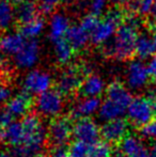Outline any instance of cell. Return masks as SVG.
<instances>
[{"mask_svg":"<svg viewBox=\"0 0 156 157\" xmlns=\"http://www.w3.org/2000/svg\"><path fill=\"white\" fill-rule=\"evenodd\" d=\"M6 2H9V3H11L13 6V4H16V6H18V4L23 3V2L27 1V0H6Z\"/></svg>","mask_w":156,"mask_h":157,"instance_id":"60d3db41","label":"cell"},{"mask_svg":"<svg viewBox=\"0 0 156 157\" xmlns=\"http://www.w3.org/2000/svg\"><path fill=\"white\" fill-rule=\"evenodd\" d=\"M139 36V21L133 15L118 29L109 43L103 46L105 56L116 60H127L135 55L136 42Z\"/></svg>","mask_w":156,"mask_h":157,"instance_id":"6da1fadb","label":"cell"},{"mask_svg":"<svg viewBox=\"0 0 156 157\" xmlns=\"http://www.w3.org/2000/svg\"><path fill=\"white\" fill-rule=\"evenodd\" d=\"M148 68H149V73H150L151 80L156 83V54L149 60Z\"/></svg>","mask_w":156,"mask_h":157,"instance_id":"8d00e7d4","label":"cell"},{"mask_svg":"<svg viewBox=\"0 0 156 157\" xmlns=\"http://www.w3.org/2000/svg\"><path fill=\"white\" fill-rule=\"evenodd\" d=\"M28 40L16 31H6L0 35V55L14 58Z\"/></svg>","mask_w":156,"mask_h":157,"instance_id":"4fadbf2b","label":"cell"},{"mask_svg":"<svg viewBox=\"0 0 156 157\" xmlns=\"http://www.w3.org/2000/svg\"><path fill=\"white\" fill-rule=\"evenodd\" d=\"M74 136L76 140L82 141L89 145L97 143L101 136V129L96 123L90 118H83L74 124Z\"/></svg>","mask_w":156,"mask_h":157,"instance_id":"8fae6325","label":"cell"},{"mask_svg":"<svg viewBox=\"0 0 156 157\" xmlns=\"http://www.w3.org/2000/svg\"><path fill=\"white\" fill-rule=\"evenodd\" d=\"M91 149L92 145L82 141L75 140L69 147L70 157H91Z\"/></svg>","mask_w":156,"mask_h":157,"instance_id":"83f0119b","label":"cell"},{"mask_svg":"<svg viewBox=\"0 0 156 157\" xmlns=\"http://www.w3.org/2000/svg\"><path fill=\"white\" fill-rule=\"evenodd\" d=\"M50 157H70L69 147H56L50 149Z\"/></svg>","mask_w":156,"mask_h":157,"instance_id":"d590c367","label":"cell"},{"mask_svg":"<svg viewBox=\"0 0 156 157\" xmlns=\"http://www.w3.org/2000/svg\"><path fill=\"white\" fill-rule=\"evenodd\" d=\"M148 64L140 59H133L128 62L125 70V81L127 88L134 91L143 90L150 81Z\"/></svg>","mask_w":156,"mask_h":157,"instance_id":"8992f818","label":"cell"},{"mask_svg":"<svg viewBox=\"0 0 156 157\" xmlns=\"http://www.w3.org/2000/svg\"><path fill=\"white\" fill-rule=\"evenodd\" d=\"M71 1H81V0H71Z\"/></svg>","mask_w":156,"mask_h":157,"instance_id":"681fc988","label":"cell"},{"mask_svg":"<svg viewBox=\"0 0 156 157\" xmlns=\"http://www.w3.org/2000/svg\"><path fill=\"white\" fill-rule=\"evenodd\" d=\"M12 89L8 83L0 82V104H6L12 98Z\"/></svg>","mask_w":156,"mask_h":157,"instance_id":"836d02e7","label":"cell"},{"mask_svg":"<svg viewBox=\"0 0 156 157\" xmlns=\"http://www.w3.org/2000/svg\"><path fill=\"white\" fill-rule=\"evenodd\" d=\"M101 99L98 97H87V98H81L80 101L72 108L70 111L69 117L72 120H80L83 118H89L92 113L100 110L101 108Z\"/></svg>","mask_w":156,"mask_h":157,"instance_id":"2e32d148","label":"cell"},{"mask_svg":"<svg viewBox=\"0 0 156 157\" xmlns=\"http://www.w3.org/2000/svg\"><path fill=\"white\" fill-rule=\"evenodd\" d=\"M105 90V82L98 75L91 74L83 79L78 95L82 98L87 97H98Z\"/></svg>","mask_w":156,"mask_h":157,"instance_id":"e0dca14e","label":"cell"},{"mask_svg":"<svg viewBox=\"0 0 156 157\" xmlns=\"http://www.w3.org/2000/svg\"><path fill=\"white\" fill-rule=\"evenodd\" d=\"M36 109L42 116L56 118L64 107V96L57 89H50L40 94L36 98Z\"/></svg>","mask_w":156,"mask_h":157,"instance_id":"52a82bcc","label":"cell"},{"mask_svg":"<svg viewBox=\"0 0 156 157\" xmlns=\"http://www.w3.org/2000/svg\"><path fill=\"white\" fill-rule=\"evenodd\" d=\"M110 157H125V156L123 155L122 153H120V152H116V153H113Z\"/></svg>","mask_w":156,"mask_h":157,"instance_id":"f6af8a7d","label":"cell"},{"mask_svg":"<svg viewBox=\"0 0 156 157\" xmlns=\"http://www.w3.org/2000/svg\"><path fill=\"white\" fill-rule=\"evenodd\" d=\"M24 127L21 121H14L4 128V141L12 147L21 145L24 141Z\"/></svg>","mask_w":156,"mask_h":157,"instance_id":"7402d4cb","label":"cell"},{"mask_svg":"<svg viewBox=\"0 0 156 157\" xmlns=\"http://www.w3.org/2000/svg\"><path fill=\"white\" fill-rule=\"evenodd\" d=\"M41 58V46L38 40H28L24 47L13 58L15 66L21 70H31Z\"/></svg>","mask_w":156,"mask_h":157,"instance_id":"9c48e42d","label":"cell"},{"mask_svg":"<svg viewBox=\"0 0 156 157\" xmlns=\"http://www.w3.org/2000/svg\"><path fill=\"white\" fill-rule=\"evenodd\" d=\"M13 119H14V117H13L6 108H4V110L3 109L0 110V127L1 128L4 129V128L8 127L11 123L14 122Z\"/></svg>","mask_w":156,"mask_h":157,"instance_id":"e575fe53","label":"cell"},{"mask_svg":"<svg viewBox=\"0 0 156 157\" xmlns=\"http://www.w3.org/2000/svg\"><path fill=\"white\" fill-rule=\"evenodd\" d=\"M125 110H123L122 108H120L116 104H113L112 101H110L109 99H106L104 103L101 105V108L98 110V118L103 121H109L116 120L119 119L120 117H122L125 113Z\"/></svg>","mask_w":156,"mask_h":157,"instance_id":"484cf974","label":"cell"},{"mask_svg":"<svg viewBox=\"0 0 156 157\" xmlns=\"http://www.w3.org/2000/svg\"><path fill=\"white\" fill-rule=\"evenodd\" d=\"M128 121L126 119L119 118L106 122L101 128V136L104 141L112 144H120V142L127 136Z\"/></svg>","mask_w":156,"mask_h":157,"instance_id":"30bf717a","label":"cell"},{"mask_svg":"<svg viewBox=\"0 0 156 157\" xmlns=\"http://www.w3.org/2000/svg\"><path fill=\"white\" fill-rule=\"evenodd\" d=\"M152 101V104H153V109H154V114L156 116V97H154L153 99H151Z\"/></svg>","mask_w":156,"mask_h":157,"instance_id":"bcb514c9","label":"cell"},{"mask_svg":"<svg viewBox=\"0 0 156 157\" xmlns=\"http://www.w3.org/2000/svg\"><path fill=\"white\" fill-rule=\"evenodd\" d=\"M46 28V23L43 17L39 16L34 18L33 21H29L27 24L21 25V33L27 40H36L42 33L44 32Z\"/></svg>","mask_w":156,"mask_h":157,"instance_id":"d4e9b609","label":"cell"},{"mask_svg":"<svg viewBox=\"0 0 156 157\" xmlns=\"http://www.w3.org/2000/svg\"><path fill=\"white\" fill-rule=\"evenodd\" d=\"M112 155V145L106 141H98L91 149V157H110Z\"/></svg>","mask_w":156,"mask_h":157,"instance_id":"f1b7e54d","label":"cell"},{"mask_svg":"<svg viewBox=\"0 0 156 157\" xmlns=\"http://www.w3.org/2000/svg\"><path fill=\"white\" fill-rule=\"evenodd\" d=\"M86 78L82 67L79 66H67L58 75L56 80L57 90L63 96H72L78 93L79 88Z\"/></svg>","mask_w":156,"mask_h":157,"instance_id":"5b68a950","label":"cell"},{"mask_svg":"<svg viewBox=\"0 0 156 157\" xmlns=\"http://www.w3.org/2000/svg\"><path fill=\"white\" fill-rule=\"evenodd\" d=\"M74 135L73 120L69 116L51 119L47 129V144L51 147H65Z\"/></svg>","mask_w":156,"mask_h":157,"instance_id":"3957f363","label":"cell"},{"mask_svg":"<svg viewBox=\"0 0 156 157\" xmlns=\"http://www.w3.org/2000/svg\"><path fill=\"white\" fill-rule=\"evenodd\" d=\"M40 6L33 0H27L23 3L18 4L15 9V15L16 21H19L21 25L27 24L33 21L34 18L39 17Z\"/></svg>","mask_w":156,"mask_h":157,"instance_id":"ffe728a7","label":"cell"},{"mask_svg":"<svg viewBox=\"0 0 156 157\" xmlns=\"http://www.w3.org/2000/svg\"><path fill=\"white\" fill-rule=\"evenodd\" d=\"M154 4V0H133L129 3V9L135 16L151 15Z\"/></svg>","mask_w":156,"mask_h":157,"instance_id":"4316f807","label":"cell"},{"mask_svg":"<svg viewBox=\"0 0 156 157\" xmlns=\"http://www.w3.org/2000/svg\"><path fill=\"white\" fill-rule=\"evenodd\" d=\"M16 21L15 9L6 0H0V32H6Z\"/></svg>","mask_w":156,"mask_h":157,"instance_id":"cb8c5ba5","label":"cell"},{"mask_svg":"<svg viewBox=\"0 0 156 157\" xmlns=\"http://www.w3.org/2000/svg\"><path fill=\"white\" fill-rule=\"evenodd\" d=\"M123 23L122 12L117 9L108 11L104 17L98 21L97 26L91 34V42L95 45H106L112 40Z\"/></svg>","mask_w":156,"mask_h":157,"instance_id":"7a4b0ae2","label":"cell"},{"mask_svg":"<svg viewBox=\"0 0 156 157\" xmlns=\"http://www.w3.org/2000/svg\"><path fill=\"white\" fill-rule=\"evenodd\" d=\"M109 2H110L109 0H89V3H88L90 11L89 13L100 17L107 11Z\"/></svg>","mask_w":156,"mask_h":157,"instance_id":"f546056e","label":"cell"},{"mask_svg":"<svg viewBox=\"0 0 156 157\" xmlns=\"http://www.w3.org/2000/svg\"><path fill=\"white\" fill-rule=\"evenodd\" d=\"M126 113L131 124L142 128L153 120L154 109L152 101L149 97H135L127 108Z\"/></svg>","mask_w":156,"mask_h":157,"instance_id":"277c9868","label":"cell"},{"mask_svg":"<svg viewBox=\"0 0 156 157\" xmlns=\"http://www.w3.org/2000/svg\"><path fill=\"white\" fill-rule=\"evenodd\" d=\"M4 140V129L0 127V143Z\"/></svg>","mask_w":156,"mask_h":157,"instance_id":"ee69618b","label":"cell"},{"mask_svg":"<svg viewBox=\"0 0 156 157\" xmlns=\"http://www.w3.org/2000/svg\"><path fill=\"white\" fill-rule=\"evenodd\" d=\"M156 45L153 35L148 33H140L138 40L136 42V49L135 55H137L138 59L144 60V59L152 58L155 55Z\"/></svg>","mask_w":156,"mask_h":157,"instance_id":"d6986e66","label":"cell"},{"mask_svg":"<svg viewBox=\"0 0 156 157\" xmlns=\"http://www.w3.org/2000/svg\"><path fill=\"white\" fill-rule=\"evenodd\" d=\"M106 99H109L123 110L127 111V108L134 98L128 88L120 81H112L106 89Z\"/></svg>","mask_w":156,"mask_h":157,"instance_id":"5bb4252c","label":"cell"},{"mask_svg":"<svg viewBox=\"0 0 156 157\" xmlns=\"http://www.w3.org/2000/svg\"><path fill=\"white\" fill-rule=\"evenodd\" d=\"M40 10H42L44 13L48 14L56 10V8L62 2V0H38Z\"/></svg>","mask_w":156,"mask_h":157,"instance_id":"1f68e13d","label":"cell"},{"mask_svg":"<svg viewBox=\"0 0 156 157\" xmlns=\"http://www.w3.org/2000/svg\"><path fill=\"white\" fill-rule=\"evenodd\" d=\"M0 157H12V155H11V153H8V152L0 151Z\"/></svg>","mask_w":156,"mask_h":157,"instance_id":"7bdbcfd3","label":"cell"},{"mask_svg":"<svg viewBox=\"0 0 156 157\" xmlns=\"http://www.w3.org/2000/svg\"><path fill=\"white\" fill-rule=\"evenodd\" d=\"M149 157H156V142L150 147V151H149Z\"/></svg>","mask_w":156,"mask_h":157,"instance_id":"f35d334b","label":"cell"},{"mask_svg":"<svg viewBox=\"0 0 156 157\" xmlns=\"http://www.w3.org/2000/svg\"><path fill=\"white\" fill-rule=\"evenodd\" d=\"M153 39H154V42H155V45H156V31L154 32V34H153Z\"/></svg>","mask_w":156,"mask_h":157,"instance_id":"c3c4849f","label":"cell"},{"mask_svg":"<svg viewBox=\"0 0 156 157\" xmlns=\"http://www.w3.org/2000/svg\"><path fill=\"white\" fill-rule=\"evenodd\" d=\"M134 157H149V152H146V150H144V151H142L141 153H139L138 155H136Z\"/></svg>","mask_w":156,"mask_h":157,"instance_id":"b9f144b4","label":"cell"},{"mask_svg":"<svg viewBox=\"0 0 156 157\" xmlns=\"http://www.w3.org/2000/svg\"><path fill=\"white\" fill-rule=\"evenodd\" d=\"M65 39L71 44L74 50H80L87 47L88 44L91 42V33L78 23L71 26Z\"/></svg>","mask_w":156,"mask_h":157,"instance_id":"ac0fdd59","label":"cell"},{"mask_svg":"<svg viewBox=\"0 0 156 157\" xmlns=\"http://www.w3.org/2000/svg\"><path fill=\"white\" fill-rule=\"evenodd\" d=\"M36 157H50V155H46V154H43V153H42V154H40V155H38Z\"/></svg>","mask_w":156,"mask_h":157,"instance_id":"7dc6e473","label":"cell"},{"mask_svg":"<svg viewBox=\"0 0 156 157\" xmlns=\"http://www.w3.org/2000/svg\"><path fill=\"white\" fill-rule=\"evenodd\" d=\"M151 17H152L153 21L156 23V0H154V4H153L152 12H151Z\"/></svg>","mask_w":156,"mask_h":157,"instance_id":"ab89813d","label":"cell"},{"mask_svg":"<svg viewBox=\"0 0 156 157\" xmlns=\"http://www.w3.org/2000/svg\"><path fill=\"white\" fill-rule=\"evenodd\" d=\"M33 106L32 95L27 92H21L15 96H13L6 103V109L12 114L13 117H26L31 113V108Z\"/></svg>","mask_w":156,"mask_h":157,"instance_id":"9a60e30c","label":"cell"},{"mask_svg":"<svg viewBox=\"0 0 156 157\" xmlns=\"http://www.w3.org/2000/svg\"><path fill=\"white\" fill-rule=\"evenodd\" d=\"M120 153L125 157H134L144 151V147L140 137L134 134H128L119 144Z\"/></svg>","mask_w":156,"mask_h":157,"instance_id":"44dd1931","label":"cell"},{"mask_svg":"<svg viewBox=\"0 0 156 157\" xmlns=\"http://www.w3.org/2000/svg\"><path fill=\"white\" fill-rule=\"evenodd\" d=\"M52 46H54V55L57 62L61 65H67L71 62L75 50L67 41V39L56 42L52 44Z\"/></svg>","mask_w":156,"mask_h":157,"instance_id":"603a6c76","label":"cell"},{"mask_svg":"<svg viewBox=\"0 0 156 157\" xmlns=\"http://www.w3.org/2000/svg\"><path fill=\"white\" fill-rule=\"evenodd\" d=\"M52 85L51 74L47 71L41 70V68H33L30 70L24 77L23 87L24 91L33 94H42L44 92L50 90Z\"/></svg>","mask_w":156,"mask_h":157,"instance_id":"ba28073f","label":"cell"},{"mask_svg":"<svg viewBox=\"0 0 156 157\" xmlns=\"http://www.w3.org/2000/svg\"><path fill=\"white\" fill-rule=\"evenodd\" d=\"M110 3H112L113 6H129L133 0H109Z\"/></svg>","mask_w":156,"mask_h":157,"instance_id":"74e56055","label":"cell"},{"mask_svg":"<svg viewBox=\"0 0 156 157\" xmlns=\"http://www.w3.org/2000/svg\"><path fill=\"white\" fill-rule=\"evenodd\" d=\"M141 135L148 139H156V120H152L141 128Z\"/></svg>","mask_w":156,"mask_h":157,"instance_id":"d6a6232c","label":"cell"},{"mask_svg":"<svg viewBox=\"0 0 156 157\" xmlns=\"http://www.w3.org/2000/svg\"><path fill=\"white\" fill-rule=\"evenodd\" d=\"M98 21H100V18H98L97 16H95V15L89 13V14L85 15V16L80 19L79 24H80V25L82 26L86 30H88V31L92 34V32L94 31V29H95L96 26H97Z\"/></svg>","mask_w":156,"mask_h":157,"instance_id":"4dcf8cb0","label":"cell"},{"mask_svg":"<svg viewBox=\"0 0 156 157\" xmlns=\"http://www.w3.org/2000/svg\"><path fill=\"white\" fill-rule=\"evenodd\" d=\"M71 21L64 13L55 12L50 15L47 24L48 37L52 44L61 40H64L71 28Z\"/></svg>","mask_w":156,"mask_h":157,"instance_id":"7c38bea8","label":"cell"}]
</instances>
